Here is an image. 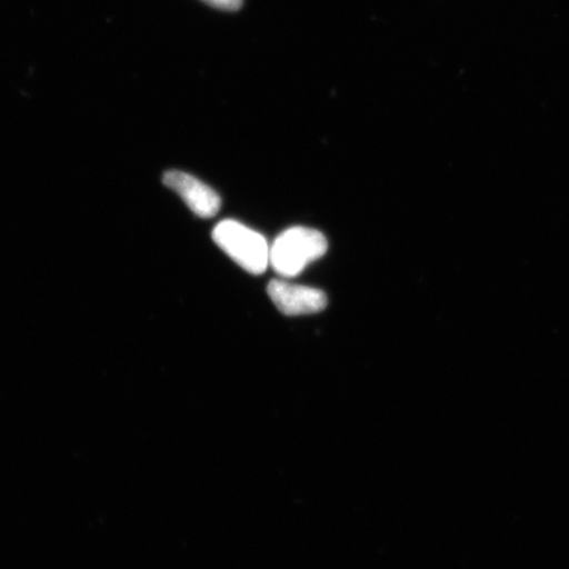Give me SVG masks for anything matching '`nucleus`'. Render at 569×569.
<instances>
[{"mask_svg":"<svg viewBox=\"0 0 569 569\" xmlns=\"http://www.w3.org/2000/svg\"><path fill=\"white\" fill-rule=\"evenodd\" d=\"M329 249L322 232L308 227H293L274 240L269 252V264L283 277H296Z\"/></svg>","mask_w":569,"mask_h":569,"instance_id":"f257e3e1","label":"nucleus"},{"mask_svg":"<svg viewBox=\"0 0 569 569\" xmlns=\"http://www.w3.org/2000/svg\"><path fill=\"white\" fill-rule=\"evenodd\" d=\"M219 248L252 274L264 273L269 266L270 248L261 233L248 229L237 220H224L212 231Z\"/></svg>","mask_w":569,"mask_h":569,"instance_id":"f03ea898","label":"nucleus"},{"mask_svg":"<svg viewBox=\"0 0 569 569\" xmlns=\"http://www.w3.org/2000/svg\"><path fill=\"white\" fill-rule=\"evenodd\" d=\"M268 295L277 309L289 317L316 315L323 311L327 306L325 291L281 280L269 282Z\"/></svg>","mask_w":569,"mask_h":569,"instance_id":"7ed1b4c3","label":"nucleus"},{"mask_svg":"<svg viewBox=\"0 0 569 569\" xmlns=\"http://www.w3.org/2000/svg\"><path fill=\"white\" fill-rule=\"evenodd\" d=\"M162 182L176 191L198 217H216L222 206V199L216 190L188 173L169 170L163 174Z\"/></svg>","mask_w":569,"mask_h":569,"instance_id":"20e7f679","label":"nucleus"},{"mask_svg":"<svg viewBox=\"0 0 569 569\" xmlns=\"http://www.w3.org/2000/svg\"><path fill=\"white\" fill-rule=\"evenodd\" d=\"M202 2L224 11H238L243 4V0H202Z\"/></svg>","mask_w":569,"mask_h":569,"instance_id":"39448f33","label":"nucleus"}]
</instances>
